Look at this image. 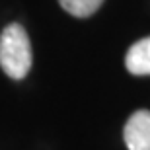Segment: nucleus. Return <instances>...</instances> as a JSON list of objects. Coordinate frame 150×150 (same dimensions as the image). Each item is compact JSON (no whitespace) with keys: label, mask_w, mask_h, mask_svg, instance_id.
Segmentation results:
<instances>
[{"label":"nucleus","mask_w":150,"mask_h":150,"mask_svg":"<svg viewBox=\"0 0 150 150\" xmlns=\"http://www.w3.org/2000/svg\"><path fill=\"white\" fill-rule=\"evenodd\" d=\"M33 62L31 41L20 23H10L0 33V67L12 80L28 76Z\"/></svg>","instance_id":"1"},{"label":"nucleus","mask_w":150,"mask_h":150,"mask_svg":"<svg viewBox=\"0 0 150 150\" xmlns=\"http://www.w3.org/2000/svg\"><path fill=\"white\" fill-rule=\"evenodd\" d=\"M123 139L129 150H150V111L139 109L127 119Z\"/></svg>","instance_id":"2"},{"label":"nucleus","mask_w":150,"mask_h":150,"mask_svg":"<svg viewBox=\"0 0 150 150\" xmlns=\"http://www.w3.org/2000/svg\"><path fill=\"white\" fill-rule=\"evenodd\" d=\"M125 67L134 76H150V37L131 45L125 57Z\"/></svg>","instance_id":"3"},{"label":"nucleus","mask_w":150,"mask_h":150,"mask_svg":"<svg viewBox=\"0 0 150 150\" xmlns=\"http://www.w3.org/2000/svg\"><path fill=\"white\" fill-rule=\"evenodd\" d=\"M59 4L74 18H90L101 8L103 0H59Z\"/></svg>","instance_id":"4"}]
</instances>
